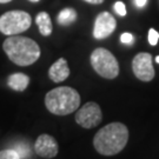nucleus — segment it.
<instances>
[{"label":"nucleus","mask_w":159,"mask_h":159,"mask_svg":"<svg viewBox=\"0 0 159 159\" xmlns=\"http://www.w3.org/2000/svg\"><path fill=\"white\" fill-rule=\"evenodd\" d=\"M129 142V130L123 123L114 121L102 127L93 138V146L102 156H114L121 152Z\"/></svg>","instance_id":"nucleus-1"},{"label":"nucleus","mask_w":159,"mask_h":159,"mask_svg":"<svg viewBox=\"0 0 159 159\" xmlns=\"http://www.w3.org/2000/svg\"><path fill=\"white\" fill-rule=\"evenodd\" d=\"M2 50L12 63L18 66H30L40 58L39 45L29 37L8 35L2 43Z\"/></svg>","instance_id":"nucleus-2"},{"label":"nucleus","mask_w":159,"mask_h":159,"mask_svg":"<svg viewBox=\"0 0 159 159\" xmlns=\"http://www.w3.org/2000/svg\"><path fill=\"white\" fill-rule=\"evenodd\" d=\"M46 108L56 116H67L80 107V94L70 86L56 87L45 96Z\"/></svg>","instance_id":"nucleus-3"},{"label":"nucleus","mask_w":159,"mask_h":159,"mask_svg":"<svg viewBox=\"0 0 159 159\" xmlns=\"http://www.w3.org/2000/svg\"><path fill=\"white\" fill-rule=\"evenodd\" d=\"M90 61L93 70L105 79H114L119 74V64L111 52L98 47L92 52Z\"/></svg>","instance_id":"nucleus-4"},{"label":"nucleus","mask_w":159,"mask_h":159,"mask_svg":"<svg viewBox=\"0 0 159 159\" xmlns=\"http://www.w3.org/2000/svg\"><path fill=\"white\" fill-rule=\"evenodd\" d=\"M32 18L25 11H8L0 17V32L5 35H18L31 27Z\"/></svg>","instance_id":"nucleus-5"},{"label":"nucleus","mask_w":159,"mask_h":159,"mask_svg":"<svg viewBox=\"0 0 159 159\" xmlns=\"http://www.w3.org/2000/svg\"><path fill=\"white\" fill-rule=\"evenodd\" d=\"M102 120V112L100 106L94 102H89L77 110L75 123L84 129H93Z\"/></svg>","instance_id":"nucleus-6"},{"label":"nucleus","mask_w":159,"mask_h":159,"mask_svg":"<svg viewBox=\"0 0 159 159\" xmlns=\"http://www.w3.org/2000/svg\"><path fill=\"white\" fill-rule=\"evenodd\" d=\"M133 74L142 81H151L154 78V68L152 64V56L146 52L138 53L132 60Z\"/></svg>","instance_id":"nucleus-7"},{"label":"nucleus","mask_w":159,"mask_h":159,"mask_svg":"<svg viewBox=\"0 0 159 159\" xmlns=\"http://www.w3.org/2000/svg\"><path fill=\"white\" fill-rule=\"evenodd\" d=\"M116 27L117 23L113 16L108 12H102L96 18L93 27V37L98 40L105 39L113 33Z\"/></svg>","instance_id":"nucleus-8"},{"label":"nucleus","mask_w":159,"mask_h":159,"mask_svg":"<svg viewBox=\"0 0 159 159\" xmlns=\"http://www.w3.org/2000/svg\"><path fill=\"white\" fill-rule=\"evenodd\" d=\"M34 152L39 157L45 159H52L57 157L59 152L57 140L50 134L43 133L34 142Z\"/></svg>","instance_id":"nucleus-9"},{"label":"nucleus","mask_w":159,"mask_h":159,"mask_svg":"<svg viewBox=\"0 0 159 159\" xmlns=\"http://www.w3.org/2000/svg\"><path fill=\"white\" fill-rule=\"evenodd\" d=\"M70 75V67L66 59L60 58L48 70V77L53 83H61L66 80Z\"/></svg>","instance_id":"nucleus-10"},{"label":"nucleus","mask_w":159,"mask_h":159,"mask_svg":"<svg viewBox=\"0 0 159 159\" xmlns=\"http://www.w3.org/2000/svg\"><path fill=\"white\" fill-rule=\"evenodd\" d=\"M30 84V77L24 73H13L7 79V85L12 90L18 92H23L27 89Z\"/></svg>","instance_id":"nucleus-11"},{"label":"nucleus","mask_w":159,"mask_h":159,"mask_svg":"<svg viewBox=\"0 0 159 159\" xmlns=\"http://www.w3.org/2000/svg\"><path fill=\"white\" fill-rule=\"evenodd\" d=\"M35 23L38 25V29L41 35L47 37L52 33L53 31V26H52L51 17L47 12H40L38 16L35 17Z\"/></svg>","instance_id":"nucleus-12"},{"label":"nucleus","mask_w":159,"mask_h":159,"mask_svg":"<svg viewBox=\"0 0 159 159\" xmlns=\"http://www.w3.org/2000/svg\"><path fill=\"white\" fill-rule=\"evenodd\" d=\"M77 19V12L74 8H64L63 11L58 14V24L63 26H68Z\"/></svg>","instance_id":"nucleus-13"},{"label":"nucleus","mask_w":159,"mask_h":159,"mask_svg":"<svg viewBox=\"0 0 159 159\" xmlns=\"http://www.w3.org/2000/svg\"><path fill=\"white\" fill-rule=\"evenodd\" d=\"M0 159H20L16 150H4L0 151Z\"/></svg>","instance_id":"nucleus-14"},{"label":"nucleus","mask_w":159,"mask_h":159,"mask_svg":"<svg viewBox=\"0 0 159 159\" xmlns=\"http://www.w3.org/2000/svg\"><path fill=\"white\" fill-rule=\"evenodd\" d=\"M158 40H159V33L154 29H151L148 31V43H150V45L156 46L158 44Z\"/></svg>","instance_id":"nucleus-15"},{"label":"nucleus","mask_w":159,"mask_h":159,"mask_svg":"<svg viewBox=\"0 0 159 159\" xmlns=\"http://www.w3.org/2000/svg\"><path fill=\"white\" fill-rule=\"evenodd\" d=\"M114 11L116 13L120 16V17H125L126 16V7L124 5V2H121V1H117L116 4H114Z\"/></svg>","instance_id":"nucleus-16"},{"label":"nucleus","mask_w":159,"mask_h":159,"mask_svg":"<svg viewBox=\"0 0 159 159\" xmlns=\"http://www.w3.org/2000/svg\"><path fill=\"white\" fill-rule=\"evenodd\" d=\"M133 40H134V38L131 33H123L120 35V41L123 44H126V45H131L133 43Z\"/></svg>","instance_id":"nucleus-17"},{"label":"nucleus","mask_w":159,"mask_h":159,"mask_svg":"<svg viewBox=\"0 0 159 159\" xmlns=\"http://www.w3.org/2000/svg\"><path fill=\"white\" fill-rule=\"evenodd\" d=\"M134 4H136L137 7H139V8H143L144 6L148 4V0H134Z\"/></svg>","instance_id":"nucleus-18"},{"label":"nucleus","mask_w":159,"mask_h":159,"mask_svg":"<svg viewBox=\"0 0 159 159\" xmlns=\"http://www.w3.org/2000/svg\"><path fill=\"white\" fill-rule=\"evenodd\" d=\"M86 2H89V4H92V5H100L104 2V0H84Z\"/></svg>","instance_id":"nucleus-19"},{"label":"nucleus","mask_w":159,"mask_h":159,"mask_svg":"<svg viewBox=\"0 0 159 159\" xmlns=\"http://www.w3.org/2000/svg\"><path fill=\"white\" fill-rule=\"evenodd\" d=\"M10 1H12V0H0V4H7Z\"/></svg>","instance_id":"nucleus-20"},{"label":"nucleus","mask_w":159,"mask_h":159,"mask_svg":"<svg viewBox=\"0 0 159 159\" xmlns=\"http://www.w3.org/2000/svg\"><path fill=\"white\" fill-rule=\"evenodd\" d=\"M29 1H31V2H38L40 0H29Z\"/></svg>","instance_id":"nucleus-21"},{"label":"nucleus","mask_w":159,"mask_h":159,"mask_svg":"<svg viewBox=\"0 0 159 159\" xmlns=\"http://www.w3.org/2000/svg\"><path fill=\"white\" fill-rule=\"evenodd\" d=\"M156 61L159 64V56H157V57H156Z\"/></svg>","instance_id":"nucleus-22"}]
</instances>
